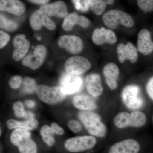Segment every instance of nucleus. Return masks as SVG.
<instances>
[{"label":"nucleus","mask_w":153,"mask_h":153,"mask_svg":"<svg viewBox=\"0 0 153 153\" xmlns=\"http://www.w3.org/2000/svg\"><path fill=\"white\" fill-rule=\"evenodd\" d=\"M39 9L49 16L63 18L68 15L67 6L64 2L61 1L41 6Z\"/></svg>","instance_id":"nucleus-17"},{"label":"nucleus","mask_w":153,"mask_h":153,"mask_svg":"<svg viewBox=\"0 0 153 153\" xmlns=\"http://www.w3.org/2000/svg\"><path fill=\"white\" fill-rule=\"evenodd\" d=\"M92 40L94 44L99 46L104 44H114L117 41V38L112 30L97 28L92 33Z\"/></svg>","instance_id":"nucleus-16"},{"label":"nucleus","mask_w":153,"mask_h":153,"mask_svg":"<svg viewBox=\"0 0 153 153\" xmlns=\"http://www.w3.org/2000/svg\"><path fill=\"white\" fill-rule=\"evenodd\" d=\"M42 26L50 31H53L56 28L55 22L46 14H44L42 17Z\"/></svg>","instance_id":"nucleus-32"},{"label":"nucleus","mask_w":153,"mask_h":153,"mask_svg":"<svg viewBox=\"0 0 153 153\" xmlns=\"http://www.w3.org/2000/svg\"><path fill=\"white\" fill-rule=\"evenodd\" d=\"M138 6L142 10L146 13L153 11V0H138Z\"/></svg>","instance_id":"nucleus-29"},{"label":"nucleus","mask_w":153,"mask_h":153,"mask_svg":"<svg viewBox=\"0 0 153 153\" xmlns=\"http://www.w3.org/2000/svg\"><path fill=\"white\" fill-rule=\"evenodd\" d=\"M107 4L108 5H111L114 2V0H106Z\"/></svg>","instance_id":"nucleus-42"},{"label":"nucleus","mask_w":153,"mask_h":153,"mask_svg":"<svg viewBox=\"0 0 153 153\" xmlns=\"http://www.w3.org/2000/svg\"><path fill=\"white\" fill-rule=\"evenodd\" d=\"M102 20L104 25L111 30H115L119 25L131 28L134 23L129 14L117 9L107 11L102 16Z\"/></svg>","instance_id":"nucleus-4"},{"label":"nucleus","mask_w":153,"mask_h":153,"mask_svg":"<svg viewBox=\"0 0 153 153\" xmlns=\"http://www.w3.org/2000/svg\"><path fill=\"white\" fill-rule=\"evenodd\" d=\"M117 52L119 61L123 63L126 60H129L131 63H134L138 58V53L137 47L131 42L125 44L120 43L117 47Z\"/></svg>","instance_id":"nucleus-13"},{"label":"nucleus","mask_w":153,"mask_h":153,"mask_svg":"<svg viewBox=\"0 0 153 153\" xmlns=\"http://www.w3.org/2000/svg\"><path fill=\"white\" fill-rule=\"evenodd\" d=\"M25 104L26 106L29 108H33L36 105V103L34 100H27L25 101Z\"/></svg>","instance_id":"nucleus-40"},{"label":"nucleus","mask_w":153,"mask_h":153,"mask_svg":"<svg viewBox=\"0 0 153 153\" xmlns=\"http://www.w3.org/2000/svg\"><path fill=\"white\" fill-rule=\"evenodd\" d=\"M51 128L55 134L58 135H62L64 134V130L55 122H52L51 125Z\"/></svg>","instance_id":"nucleus-38"},{"label":"nucleus","mask_w":153,"mask_h":153,"mask_svg":"<svg viewBox=\"0 0 153 153\" xmlns=\"http://www.w3.org/2000/svg\"></svg>","instance_id":"nucleus-45"},{"label":"nucleus","mask_w":153,"mask_h":153,"mask_svg":"<svg viewBox=\"0 0 153 153\" xmlns=\"http://www.w3.org/2000/svg\"><path fill=\"white\" fill-rule=\"evenodd\" d=\"M44 15L40 9L33 12L30 18V24L32 30L39 31L42 27V17Z\"/></svg>","instance_id":"nucleus-25"},{"label":"nucleus","mask_w":153,"mask_h":153,"mask_svg":"<svg viewBox=\"0 0 153 153\" xmlns=\"http://www.w3.org/2000/svg\"><path fill=\"white\" fill-rule=\"evenodd\" d=\"M23 90L26 93L33 94L37 88V83L35 79L29 76L25 77L23 80Z\"/></svg>","instance_id":"nucleus-28"},{"label":"nucleus","mask_w":153,"mask_h":153,"mask_svg":"<svg viewBox=\"0 0 153 153\" xmlns=\"http://www.w3.org/2000/svg\"><path fill=\"white\" fill-rule=\"evenodd\" d=\"M22 76L16 75L11 77L9 80V85L11 88L16 89L19 88L23 83Z\"/></svg>","instance_id":"nucleus-33"},{"label":"nucleus","mask_w":153,"mask_h":153,"mask_svg":"<svg viewBox=\"0 0 153 153\" xmlns=\"http://www.w3.org/2000/svg\"><path fill=\"white\" fill-rule=\"evenodd\" d=\"M38 124V120L35 118L27 120L22 122L11 119L7 120L6 123L7 127L9 129L23 128L28 131L33 130L37 128Z\"/></svg>","instance_id":"nucleus-22"},{"label":"nucleus","mask_w":153,"mask_h":153,"mask_svg":"<svg viewBox=\"0 0 153 153\" xmlns=\"http://www.w3.org/2000/svg\"><path fill=\"white\" fill-rule=\"evenodd\" d=\"M47 54V49L44 45H37L33 53L26 55L23 58L22 64L33 70H36L44 63Z\"/></svg>","instance_id":"nucleus-10"},{"label":"nucleus","mask_w":153,"mask_h":153,"mask_svg":"<svg viewBox=\"0 0 153 153\" xmlns=\"http://www.w3.org/2000/svg\"><path fill=\"white\" fill-rule=\"evenodd\" d=\"M10 40V35L3 30H0V49H2L7 46Z\"/></svg>","instance_id":"nucleus-35"},{"label":"nucleus","mask_w":153,"mask_h":153,"mask_svg":"<svg viewBox=\"0 0 153 153\" xmlns=\"http://www.w3.org/2000/svg\"><path fill=\"white\" fill-rule=\"evenodd\" d=\"M26 7L19 0H1L0 11L7 12L15 16H21L25 13Z\"/></svg>","instance_id":"nucleus-20"},{"label":"nucleus","mask_w":153,"mask_h":153,"mask_svg":"<svg viewBox=\"0 0 153 153\" xmlns=\"http://www.w3.org/2000/svg\"><path fill=\"white\" fill-rule=\"evenodd\" d=\"M36 38H37V40H38V41H41V37L40 36H38V35L36 36Z\"/></svg>","instance_id":"nucleus-43"},{"label":"nucleus","mask_w":153,"mask_h":153,"mask_svg":"<svg viewBox=\"0 0 153 153\" xmlns=\"http://www.w3.org/2000/svg\"><path fill=\"white\" fill-rule=\"evenodd\" d=\"M137 48L138 52L145 56L150 55L153 52L151 33L147 29H143L138 34Z\"/></svg>","instance_id":"nucleus-15"},{"label":"nucleus","mask_w":153,"mask_h":153,"mask_svg":"<svg viewBox=\"0 0 153 153\" xmlns=\"http://www.w3.org/2000/svg\"><path fill=\"white\" fill-rule=\"evenodd\" d=\"M60 86L66 95L77 93L81 90L83 85L82 78L79 75H72L64 73L60 76Z\"/></svg>","instance_id":"nucleus-9"},{"label":"nucleus","mask_w":153,"mask_h":153,"mask_svg":"<svg viewBox=\"0 0 153 153\" xmlns=\"http://www.w3.org/2000/svg\"><path fill=\"white\" fill-rule=\"evenodd\" d=\"M35 117V114L33 113L30 112V111H26V114L25 117V118L29 120L30 119L33 118Z\"/></svg>","instance_id":"nucleus-41"},{"label":"nucleus","mask_w":153,"mask_h":153,"mask_svg":"<svg viewBox=\"0 0 153 153\" xmlns=\"http://www.w3.org/2000/svg\"><path fill=\"white\" fill-rule=\"evenodd\" d=\"M146 90L149 97L153 101V76L148 80L146 85Z\"/></svg>","instance_id":"nucleus-36"},{"label":"nucleus","mask_w":153,"mask_h":153,"mask_svg":"<svg viewBox=\"0 0 153 153\" xmlns=\"http://www.w3.org/2000/svg\"><path fill=\"white\" fill-rule=\"evenodd\" d=\"M79 15L76 12L70 13L63 19L62 28L66 32L71 31L75 25H79Z\"/></svg>","instance_id":"nucleus-23"},{"label":"nucleus","mask_w":153,"mask_h":153,"mask_svg":"<svg viewBox=\"0 0 153 153\" xmlns=\"http://www.w3.org/2000/svg\"><path fill=\"white\" fill-rule=\"evenodd\" d=\"M1 132H2L1 129Z\"/></svg>","instance_id":"nucleus-44"},{"label":"nucleus","mask_w":153,"mask_h":153,"mask_svg":"<svg viewBox=\"0 0 153 153\" xmlns=\"http://www.w3.org/2000/svg\"><path fill=\"white\" fill-rule=\"evenodd\" d=\"M102 74L108 87L112 90L116 89L118 87L117 80L120 74L118 66L115 63H107L102 69Z\"/></svg>","instance_id":"nucleus-19"},{"label":"nucleus","mask_w":153,"mask_h":153,"mask_svg":"<svg viewBox=\"0 0 153 153\" xmlns=\"http://www.w3.org/2000/svg\"><path fill=\"white\" fill-rule=\"evenodd\" d=\"M40 134L43 141L49 147H52L55 145L56 140L54 137V134L51 127L45 125L41 127L40 130Z\"/></svg>","instance_id":"nucleus-24"},{"label":"nucleus","mask_w":153,"mask_h":153,"mask_svg":"<svg viewBox=\"0 0 153 153\" xmlns=\"http://www.w3.org/2000/svg\"><path fill=\"white\" fill-rule=\"evenodd\" d=\"M79 120L85 129L93 136L104 137L107 134L106 125L99 114L91 111H80L78 114Z\"/></svg>","instance_id":"nucleus-1"},{"label":"nucleus","mask_w":153,"mask_h":153,"mask_svg":"<svg viewBox=\"0 0 153 153\" xmlns=\"http://www.w3.org/2000/svg\"><path fill=\"white\" fill-rule=\"evenodd\" d=\"M121 97L126 107L134 111L140 109L143 104L140 88L134 84L126 85L124 88L121 93Z\"/></svg>","instance_id":"nucleus-7"},{"label":"nucleus","mask_w":153,"mask_h":153,"mask_svg":"<svg viewBox=\"0 0 153 153\" xmlns=\"http://www.w3.org/2000/svg\"><path fill=\"white\" fill-rule=\"evenodd\" d=\"M60 48L65 49L72 55H76L82 51L84 47L83 41L79 36L74 35H66L60 36L57 41Z\"/></svg>","instance_id":"nucleus-11"},{"label":"nucleus","mask_w":153,"mask_h":153,"mask_svg":"<svg viewBox=\"0 0 153 153\" xmlns=\"http://www.w3.org/2000/svg\"><path fill=\"white\" fill-rule=\"evenodd\" d=\"M97 142L96 139L93 136H79L66 140L64 146L69 152L81 153L93 149Z\"/></svg>","instance_id":"nucleus-6"},{"label":"nucleus","mask_w":153,"mask_h":153,"mask_svg":"<svg viewBox=\"0 0 153 153\" xmlns=\"http://www.w3.org/2000/svg\"><path fill=\"white\" fill-rule=\"evenodd\" d=\"M10 140L11 143L18 148L20 153H37V144L31 138L29 131L16 128L12 132Z\"/></svg>","instance_id":"nucleus-3"},{"label":"nucleus","mask_w":153,"mask_h":153,"mask_svg":"<svg viewBox=\"0 0 153 153\" xmlns=\"http://www.w3.org/2000/svg\"><path fill=\"white\" fill-rule=\"evenodd\" d=\"M147 117L144 113L135 111L131 113L121 111L118 113L113 119L114 126L119 129L129 127L140 128L145 125Z\"/></svg>","instance_id":"nucleus-2"},{"label":"nucleus","mask_w":153,"mask_h":153,"mask_svg":"<svg viewBox=\"0 0 153 153\" xmlns=\"http://www.w3.org/2000/svg\"><path fill=\"white\" fill-rule=\"evenodd\" d=\"M28 1L38 5H44L47 4L49 1V0H30Z\"/></svg>","instance_id":"nucleus-39"},{"label":"nucleus","mask_w":153,"mask_h":153,"mask_svg":"<svg viewBox=\"0 0 153 153\" xmlns=\"http://www.w3.org/2000/svg\"><path fill=\"white\" fill-rule=\"evenodd\" d=\"M13 108L14 111V114L19 118H25L26 111L25 110L24 105L21 102L17 101L14 103Z\"/></svg>","instance_id":"nucleus-31"},{"label":"nucleus","mask_w":153,"mask_h":153,"mask_svg":"<svg viewBox=\"0 0 153 153\" xmlns=\"http://www.w3.org/2000/svg\"><path fill=\"white\" fill-rule=\"evenodd\" d=\"M107 5L106 0H92L91 2L90 7L95 15L100 16L105 11Z\"/></svg>","instance_id":"nucleus-27"},{"label":"nucleus","mask_w":153,"mask_h":153,"mask_svg":"<svg viewBox=\"0 0 153 153\" xmlns=\"http://www.w3.org/2000/svg\"><path fill=\"white\" fill-rule=\"evenodd\" d=\"M68 128L74 133H77L81 131L82 129V126L79 121L72 119L68 121L67 123Z\"/></svg>","instance_id":"nucleus-34"},{"label":"nucleus","mask_w":153,"mask_h":153,"mask_svg":"<svg viewBox=\"0 0 153 153\" xmlns=\"http://www.w3.org/2000/svg\"><path fill=\"white\" fill-rule=\"evenodd\" d=\"M72 102L76 108L82 111H91L97 108V105L93 98L83 94L74 96Z\"/></svg>","instance_id":"nucleus-21"},{"label":"nucleus","mask_w":153,"mask_h":153,"mask_svg":"<svg viewBox=\"0 0 153 153\" xmlns=\"http://www.w3.org/2000/svg\"><path fill=\"white\" fill-rule=\"evenodd\" d=\"M36 92L41 101L51 105L62 102L66 96L60 86H49L41 84L38 85Z\"/></svg>","instance_id":"nucleus-5"},{"label":"nucleus","mask_w":153,"mask_h":153,"mask_svg":"<svg viewBox=\"0 0 153 153\" xmlns=\"http://www.w3.org/2000/svg\"><path fill=\"white\" fill-rule=\"evenodd\" d=\"M91 67V63L89 60L82 56H71L66 59L64 63L66 72L72 75H79L84 74Z\"/></svg>","instance_id":"nucleus-8"},{"label":"nucleus","mask_w":153,"mask_h":153,"mask_svg":"<svg viewBox=\"0 0 153 153\" xmlns=\"http://www.w3.org/2000/svg\"><path fill=\"white\" fill-rule=\"evenodd\" d=\"M19 27L18 23L13 20L8 19L3 14L0 16V27L6 31L12 32L16 30Z\"/></svg>","instance_id":"nucleus-26"},{"label":"nucleus","mask_w":153,"mask_h":153,"mask_svg":"<svg viewBox=\"0 0 153 153\" xmlns=\"http://www.w3.org/2000/svg\"><path fill=\"white\" fill-rule=\"evenodd\" d=\"M85 85L87 92L93 97H98L103 93V85L99 74H88L85 78Z\"/></svg>","instance_id":"nucleus-18"},{"label":"nucleus","mask_w":153,"mask_h":153,"mask_svg":"<svg viewBox=\"0 0 153 153\" xmlns=\"http://www.w3.org/2000/svg\"><path fill=\"white\" fill-rule=\"evenodd\" d=\"M13 44L14 47L12 54L13 59L16 61L23 60L30 49V41L24 34H19L14 37Z\"/></svg>","instance_id":"nucleus-14"},{"label":"nucleus","mask_w":153,"mask_h":153,"mask_svg":"<svg viewBox=\"0 0 153 153\" xmlns=\"http://www.w3.org/2000/svg\"><path fill=\"white\" fill-rule=\"evenodd\" d=\"M71 1L74 4V7L76 10L82 12H86L88 10L90 7L91 1L84 0V1Z\"/></svg>","instance_id":"nucleus-30"},{"label":"nucleus","mask_w":153,"mask_h":153,"mask_svg":"<svg viewBox=\"0 0 153 153\" xmlns=\"http://www.w3.org/2000/svg\"><path fill=\"white\" fill-rule=\"evenodd\" d=\"M140 145L136 140L127 139L111 146L107 153H140Z\"/></svg>","instance_id":"nucleus-12"},{"label":"nucleus","mask_w":153,"mask_h":153,"mask_svg":"<svg viewBox=\"0 0 153 153\" xmlns=\"http://www.w3.org/2000/svg\"><path fill=\"white\" fill-rule=\"evenodd\" d=\"M91 24V22L90 20L87 17L82 16V15L79 16V23L78 25L80 27L86 29L90 26Z\"/></svg>","instance_id":"nucleus-37"}]
</instances>
